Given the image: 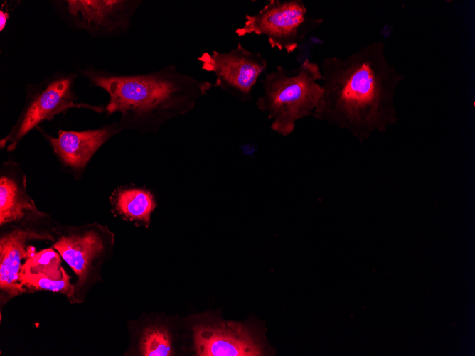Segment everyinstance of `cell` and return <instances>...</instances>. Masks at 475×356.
Returning a JSON list of instances; mask_svg holds the SVG:
<instances>
[{"mask_svg": "<svg viewBox=\"0 0 475 356\" xmlns=\"http://www.w3.org/2000/svg\"><path fill=\"white\" fill-rule=\"evenodd\" d=\"M385 50L383 42L375 41L346 58H325L323 92L312 116L348 130L361 142L395 123L394 94L405 76Z\"/></svg>", "mask_w": 475, "mask_h": 356, "instance_id": "6da1fadb", "label": "cell"}, {"mask_svg": "<svg viewBox=\"0 0 475 356\" xmlns=\"http://www.w3.org/2000/svg\"><path fill=\"white\" fill-rule=\"evenodd\" d=\"M91 87L106 91L108 114L121 113V126L152 129L193 109L214 84L181 73L174 65L146 74L121 75L95 68L80 70Z\"/></svg>", "mask_w": 475, "mask_h": 356, "instance_id": "7a4b0ae2", "label": "cell"}, {"mask_svg": "<svg viewBox=\"0 0 475 356\" xmlns=\"http://www.w3.org/2000/svg\"><path fill=\"white\" fill-rule=\"evenodd\" d=\"M321 78L319 65L308 58L292 70L278 65L274 71L265 72L260 81L264 94L256 104L273 119L272 131L287 136L294 131L299 119L313 114L323 92L317 82Z\"/></svg>", "mask_w": 475, "mask_h": 356, "instance_id": "3957f363", "label": "cell"}, {"mask_svg": "<svg viewBox=\"0 0 475 356\" xmlns=\"http://www.w3.org/2000/svg\"><path fill=\"white\" fill-rule=\"evenodd\" d=\"M76 73L58 71L38 83L26 87V102L16 122L0 141L1 149L14 151L22 139L44 121L65 113L70 108H87L102 112L100 106L77 102L75 92Z\"/></svg>", "mask_w": 475, "mask_h": 356, "instance_id": "277c9868", "label": "cell"}, {"mask_svg": "<svg viewBox=\"0 0 475 356\" xmlns=\"http://www.w3.org/2000/svg\"><path fill=\"white\" fill-rule=\"evenodd\" d=\"M113 234L97 223L72 227L55 240L54 248L77 276L71 303H80L101 280L102 264L113 245Z\"/></svg>", "mask_w": 475, "mask_h": 356, "instance_id": "5b68a950", "label": "cell"}, {"mask_svg": "<svg viewBox=\"0 0 475 356\" xmlns=\"http://www.w3.org/2000/svg\"><path fill=\"white\" fill-rule=\"evenodd\" d=\"M265 333L264 326L254 323L203 314L193 321L194 352L199 356L272 355Z\"/></svg>", "mask_w": 475, "mask_h": 356, "instance_id": "8992f818", "label": "cell"}, {"mask_svg": "<svg viewBox=\"0 0 475 356\" xmlns=\"http://www.w3.org/2000/svg\"><path fill=\"white\" fill-rule=\"evenodd\" d=\"M323 22L307 13L301 0H269L257 13L246 14L244 26L235 33L239 37L264 35L272 48L292 53Z\"/></svg>", "mask_w": 475, "mask_h": 356, "instance_id": "52a82bcc", "label": "cell"}, {"mask_svg": "<svg viewBox=\"0 0 475 356\" xmlns=\"http://www.w3.org/2000/svg\"><path fill=\"white\" fill-rule=\"evenodd\" d=\"M50 2L70 28L84 31L97 38L125 33L130 26L132 17L142 1L61 0Z\"/></svg>", "mask_w": 475, "mask_h": 356, "instance_id": "ba28073f", "label": "cell"}, {"mask_svg": "<svg viewBox=\"0 0 475 356\" xmlns=\"http://www.w3.org/2000/svg\"><path fill=\"white\" fill-rule=\"evenodd\" d=\"M197 59L203 70L215 75L214 87L242 102L252 99V90L267 66L260 53L250 51L240 43L228 52H204Z\"/></svg>", "mask_w": 475, "mask_h": 356, "instance_id": "9c48e42d", "label": "cell"}, {"mask_svg": "<svg viewBox=\"0 0 475 356\" xmlns=\"http://www.w3.org/2000/svg\"><path fill=\"white\" fill-rule=\"evenodd\" d=\"M55 241L47 230L30 225L15 227L1 234L0 238V299L4 306L11 298L29 291L20 281V271L25 261L36 252L30 242Z\"/></svg>", "mask_w": 475, "mask_h": 356, "instance_id": "30bf717a", "label": "cell"}, {"mask_svg": "<svg viewBox=\"0 0 475 356\" xmlns=\"http://www.w3.org/2000/svg\"><path fill=\"white\" fill-rule=\"evenodd\" d=\"M119 124H112L102 128L83 131H58V137L41 132L48 140L55 153L66 165L76 169L82 168L96 151L112 136L120 131Z\"/></svg>", "mask_w": 475, "mask_h": 356, "instance_id": "8fae6325", "label": "cell"}, {"mask_svg": "<svg viewBox=\"0 0 475 356\" xmlns=\"http://www.w3.org/2000/svg\"><path fill=\"white\" fill-rule=\"evenodd\" d=\"M33 200L28 195L26 186L22 187L14 178L6 175L0 178V225L23 220L44 217Z\"/></svg>", "mask_w": 475, "mask_h": 356, "instance_id": "7c38bea8", "label": "cell"}, {"mask_svg": "<svg viewBox=\"0 0 475 356\" xmlns=\"http://www.w3.org/2000/svg\"><path fill=\"white\" fill-rule=\"evenodd\" d=\"M110 200L113 211L123 219L146 227L149 225L156 203L149 190L137 188H119L113 193Z\"/></svg>", "mask_w": 475, "mask_h": 356, "instance_id": "4fadbf2b", "label": "cell"}, {"mask_svg": "<svg viewBox=\"0 0 475 356\" xmlns=\"http://www.w3.org/2000/svg\"><path fill=\"white\" fill-rule=\"evenodd\" d=\"M137 353L142 356L174 355L173 336L169 327L158 323L145 325L138 338Z\"/></svg>", "mask_w": 475, "mask_h": 356, "instance_id": "5bb4252c", "label": "cell"}, {"mask_svg": "<svg viewBox=\"0 0 475 356\" xmlns=\"http://www.w3.org/2000/svg\"><path fill=\"white\" fill-rule=\"evenodd\" d=\"M63 270L60 254L54 250V248H47L36 252L27 259L23 264L20 272L43 275L59 280L63 277Z\"/></svg>", "mask_w": 475, "mask_h": 356, "instance_id": "9a60e30c", "label": "cell"}, {"mask_svg": "<svg viewBox=\"0 0 475 356\" xmlns=\"http://www.w3.org/2000/svg\"><path fill=\"white\" fill-rule=\"evenodd\" d=\"M20 281L29 292L35 291H48L59 293L67 296L71 303L74 286L70 283V276L63 270V277L59 279H53L43 275H34L26 272H20Z\"/></svg>", "mask_w": 475, "mask_h": 356, "instance_id": "2e32d148", "label": "cell"}, {"mask_svg": "<svg viewBox=\"0 0 475 356\" xmlns=\"http://www.w3.org/2000/svg\"><path fill=\"white\" fill-rule=\"evenodd\" d=\"M10 14L8 11L3 8L0 9V31L2 32L6 27L7 21H9Z\"/></svg>", "mask_w": 475, "mask_h": 356, "instance_id": "e0dca14e", "label": "cell"}]
</instances>
